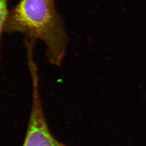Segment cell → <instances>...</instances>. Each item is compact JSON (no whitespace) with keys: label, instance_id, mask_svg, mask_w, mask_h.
<instances>
[{"label":"cell","instance_id":"6da1fadb","mask_svg":"<svg viewBox=\"0 0 146 146\" xmlns=\"http://www.w3.org/2000/svg\"><path fill=\"white\" fill-rule=\"evenodd\" d=\"M4 33H19L43 42L48 60L59 66L66 54L68 36L55 0H21L9 10Z\"/></svg>","mask_w":146,"mask_h":146},{"label":"cell","instance_id":"7a4b0ae2","mask_svg":"<svg viewBox=\"0 0 146 146\" xmlns=\"http://www.w3.org/2000/svg\"><path fill=\"white\" fill-rule=\"evenodd\" d=\"M30 75L32 86L31 110L23 146H68L58 141L51 132L41 99L38 73L33 70Z\"/></svg>","mask_w":146,"mask_h":146},{"label":"cell","instance_id":"3957f363","mask_svg":"<svg viewBox=\"0 0 146 146\" xmlns=\"http://www.w3.org/2000/svg\"><path fill=\"white\" fill-rule=\"evenodd\" d=\"M8 0H0V44L9 11L8 9Z\"/></svg>","mask_w":146,"mask_h":146}]
</instances>
